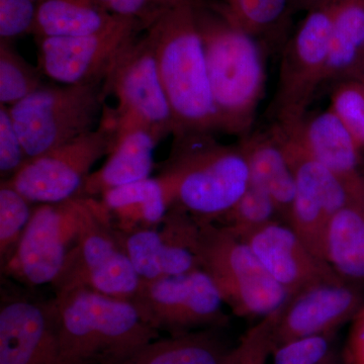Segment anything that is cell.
<instances>
[{
	"label": "cell",
	"mask_w": 364,
	"mask_h": 364,
	"mask_svg": "<svg viewBox=\"0 0 364 364\" xmlns=\"http://www.w3.org/2000/svg\"><path fill=\"white\" fill-rule=\"evenodd\" d=\"M218 131L251 133L267 82L263 46L223 9L195 0Z\"/></svg>",
	"instance_id": "obj_1"
},
{
	"label": "cell",
	"mask_w": 364,
	"mask_h": 364,
	"mask_svg": "<svg viewBox=\"0 0 364 364\" xmlns=\"http://www.w3.org/2000/svg\"><path fill=\"white\" fill-rule=\"evenodd\" d=\"M146 32L154 46L160 77L171 107L173 138L214 135L219 131L195 0L171 7Z\"/></svg>",
	"instance_id": "obj_2"
},
{
	"label": "cell",
	"mask_w": 364,
	"mask_h": 364,
	"mask_svg": "<svg viewBox=\"0 0 364 364\" xmlns=\"http://www.w3.org/2000/svg\"><path fill=\"white\" fill-rule=\"evenodd\" d=\"M53 301L58 321L54 364H123L160 338L131 301L88 289L56 293Z\"/></svg>",
	"instance_id": "obj_3"
},
{
	"label": "cell",
	"mask_w": 364,
	"mask_h": 364,
	"mask_svg": "<svg viewBox=\"0 0 364 364\" xmlns=\"http://www.w3.org/2000/svg\"><path fill=\"white\" fill-rule=\"evenodd\" d=\"M157 177L170 208H181L200 222L222 218L250 186L240 145H224L212 134L173 138Z\"/></svg>",
	"instance_id": "obj_4"
},
{
	"label": "cell",
	"mask_w": 364,
	"mask_h": 364,
	"mask_svg": "<svg viewBox=\"0 0 364 364\" xmlns=\"http://www.w3.org/2000/svg\"><path fill=\"white\" fill-rule=\"evenodd\" d=\"M195 251L200 267L238 317L262 318L289 301L250 246L227 227L198 221Z\"/></svg>",
	"instance_id": "obj_5"
},
{
	"label": "cell",
	"mask_w": 364,
	"mask_h": 364,
	"mask_svg": "<svg viewBox=\"0 0 364 364\" xmlns=\"http://www.w3.org/2000/svg\"><path fill=\"white\" fill-rule=\"evenodd\" d=\"M100 208V200L82 196L38 205L18 245L1 263L2 272L26 287L53 284Z\"/></svg>",
	"instance_id": "obj_6"
},
{
	"label": "cell",
	"mask_w": 364,
	"mask_h": 364,
	"mask_svg": "<svg viewBox=\"0 0 364 364\" xmlns=\"http://www.w3.org/2000/svg\"><path fill=\"white\" fill-rule=\"evenodd\" d=\"M105 97V82L44 85L7 107L30 159L95 130Z\"/></svg>",
	"instance_id": "obj_7"
},
{
	"label": "cell",
	"mask_w": 364,
	"mask_h": 364,
	"mask_svg": "<svg viewBox=\"0 0 364 364\" xmlns=\"http://www.w3.org/2000/svg\"><path fill=\"white\" fill-rule=\"evenodd\" d=\"M334 4L311 6L280 60L279 82L272 102L273 124L303 121L316 91L326 80Z\"/></svg>",
	"instance_id": "obj_8"
},
{
	"label": "cell",
	"mask_w": 364,
	"mask_h": 364,
	"mask_svg": "<svg viewBox=\"0 0 364 364\" xmlns=\"http://www.w3.org/2000/svg\"><path fill=\"white\" fill-rule=\"evenodd\" d=\"M130 301L150 327L169 335L224 328L229 322L221 294L202 268L142 279Z\"/></svg>",
	"instance_id": "obj_9"
},
{
	"label": "cell",
	"mask_w": 364,
	"mask_h": 364,
	"mask_svg": "<svg viewBox=\"0 0 364 364\" xmlns=\"http://www.w3.org/2000/svg\"><path fill=\"white\" fill-rule=\"evenodd\" d=\"M105 92L117 100L114 111L105 109L102 114L112 126L145 127L159 142L173 136L171 107L160 77L154 46L146 30L105 79Z\"/></svg>",
	"instance_id": "obj_10"
},
{
	"label": "cell",
	"mask_w": 364,
	"mask_h": 364,
	"mask_svg": "<svg viewBox=\"0 0 364 364\" xmlns=\"http://www.w3.org/2000/svg\"><path fill=\"white\" fill-rule=\"evenodd\" d=\"M272 128L282 142L296 182L289 225L316 255L326 260L328 229L354 191L310 154L293 128L274 124Z\"/></svg>",
	"instance_id": "obj_11"
},
{
	"label": "cell",
	"mask_w": 364,
	"mask_h": 364,
	"mask_svg": "<svg viewBox=\"0 0 364 364\" xmlns=\"http://www.w3.org/2000/svg\"><path fill=\"white\" fill-rule=\"evenodd\" d=\"M141 280L131 260L119 247L102 203L100 212L79 235L52 284L56 293L88 289L130 301Z\"/></svg>",
	"instance_id": "obj_12"
},
{
	"label": "cell",
	"mask_w": 364,
	"mask_h": 364,
	"mask_svg": "<svg viewBox=\"0 0 364 364\" xmlns=\"http://www.w3.org/2000/svg\"><path fill=\"white\" fill-rule=\"evenodd\" d=\"M114 129L100 122L95 130L30 158L7 183L33 203L63 202L80 195L93 165L109 154Z\"/></svg>",
	"instance_id": "obj_13"
},
{
	"label": "cell",
	"mask_w": 364,
	"mask_h": 364,
	"mask_svg": "<svg viewBox=\"0 0 364 364\" xmlns=\"http://www.w3.org/2000/svg\"><path fill=\"white\" fill-rule=\"evenodd\" d=\"M147 28L143 21L121 18L102 32L39 39V69L43 75L61 85L105 82L119 60Z\"/></svg>",
	"instance_id": "obj_14"
},
{
	"label": "cell",
	"mask_w": 364,
	"mask_h": 364,
	"mask_svg": "<svg viewBox=\"0 0 364 364\" xmlns=\"http://www.w3.org/2000/svg\"><path fill=\"white\" fill-rule=\"evenodd\" d=\"M117 243L143 280L163 279L200 267L195 251L198 221L172 207L158 226L131 232L114 229Z\"/></svg>",
	"instance_id": "obj_15"
},
{
	"label": "cell",
	"mask_w": 364,
	"mask_h": 364,
	"mask_svg": "<svg viewBox=\"0 0 364 364\" xmlns=\"http://www.w3.org/2000/svg\"><path fill=\"white\" fill-rule=\"evenodd\" d=\"M363 304L358 284L346 279L306 287L282 306L274 333V347L291 340L334 334L353 318Z\"/></svg>",
	"instance_id": "obj_16"
},
{
	"label": "cell",
	"mask_w": 364,
	"mask_h": 364,
	"mask_svg": "<svg viewBox=\"0 0 364 364\" xmlns=\"http://www.w3.org/2000/svg\"><path fill=\"white\" fill-rule=\"evenodd\" d=\"M250 246L277 284L289 298L306 287L344 279L328 261L318 257L282 221H273L241 237Z\"/></svg>",
	"instance_id": "obj_17"
},
{
	"label": "cell",
	"mask_w": 364,
	"mask_h": 364,
	"mask_svg": "<svg viewBox=\"0 0 364 364\" xmlns=\"http://www.w3.org/2000/svg\"><path fill=\"white\" fill-rule=\"evenodd\" d=\"M58 321L54 301L13 298L0 309V364H54Z\"/></svg>",
	"instance_id": "obj_18"
},
{
	"label": "cell",
	"mask_w": 364,
	"mask_h": 364,
	"mask_svg": "<svg viewBox=\"0 0 364 364\" xmlns=\"http://www.w3.org/2000/svg\"><path fill=\"white\" fill-rule=\"evenodd\" d=\"M284 127L293 128L310 154L352 191L364 186V170L361 164L363 150L348 129L329 107L306 114L298 124Z\"/></svg>",
	"instance_id": "obj_19"
},
{
	"label": "cell",
	"mask_w": 364,
	"mask_h": 364,
	"mask_svg": "<svg viewBox=\"0 0 364 364\" xmlns=\"http://www.w3.org/2000/svg\"><path fill=\"white\" fill-rule=\"evenodd\" d=\"M114 129L107 161L97 171L91 172L79 196L97 198L109 189L151 177L154 150L159 143L156 136L138 124H123Z\"/></svg>",
	"instance_id": "obj_20"
},
{
	"label": "cell",
	"mask_w": 364,
	"mask_h": 364,
	"mask_svg": "<svg viewBox=\"0 0 364 364\" xmlns=\"http://www.w3.org/2000/svg\"><path fill=\"white\" fill-rule=\"evenodd\" d=\"M239 145L247 160L250 186L272 198L280 221L289 225L296 182L279 136L272 127L269 131L248 134Z\"/></svg>",
	"instance_id": "obj_21"
},
{
	"label": "cell",
	"mask_w": 364,
	"mask_h": 364,
	"mask_svg": "<svg viewBox=\"0 0 364 364\" xmlns=\"http://www.w3.org/2000/svg\"><path fill=\"white\" fill-rule=\"evenodd\" d=\"M100 202L112 227L121 232L158 226L170 208L166 189L157 176L109 189Z\"/></svg>",
	"instance_id": "obj_22"
},
{
	"label": "cell",
	"mask_w": 364,
	"mask_h": 364,
	"mask_svg": "<svg viewBox=\"0 0 364 364\" xmlns=\"http://www.w3.org/2000/svg\"><path fill=\"white\" fill-rule=\"evenodd\" d=\"M364 82V0H340L333 25L325 83Z\"/></svg>",
	"instance_id": "obj_23"
},
{
	"label": "cell",
	"mask_w": 364,
	"mask_h": 364,
	"mask_svg": "<svg viewBox=\"0 0 364 364\" xmlns=\"http://www.w3.org/2000/svg\"><path fill=\"white\" fill-rule=\"evenodd\" d=\"M325 258L340 277L364 282V186L333 218L325 242Z\"/></svg>",
	"instance_id": "obj_24"
},
{
	"label": "cell",
	"mask_w": 364,
	"mask_h": 364,
	"mask_svg": "<svg viewBox=\"0 0 364 364\" xmlns=\"http://www.w3.org/2000/svg\"><path fill=\"white\" fill-rule=\"evenodd\" d=\"M223 328L196 330L158 338L123 364H225L234 345L223 338Z\"/></svg>",
	"instance_id": "obj_25"
},
{
	"label": "cell",
	"mask_w": 364,
	"mask_h": 364,
	"mask_svg": "<svg viewBox=\"0 0 364 364\" xmlns=\"http://www.w3.org/2000/svg\"><path fill=\"white\" fill-rule=\"evenodd\" d=\"M121 18L92 0H42L31 33L38 40L80 37L102 32Z\"/></svg>",
	"instance_id": "obj_26"
},
{
	"label": "cell",
	"mask_w": 364,
	"mask_h": 364,
	"mask_svg": "<svg viewBox=\"0 0 364 364\" xmlns=\"http://www.w3.org/2000/svg\"><path fill=\"white\" fill-rule=\"evenodd\" d=\"M225 4L230 16L259 41H274L289 13V0H225Z\"/></svg>",
	"instance_id": "obj_27"
},
{
	"label": "cell",
	"mask_w": 364,
	"mask_h": 364,
	"mask_svg": "<svg viewBox=\"0 0 364 364\" xmlns=\"http://www.w3.org/2000/svg\"><path fill=\"white\" fill-rule=\"evenodd\" d=\"M39 68L28 64L11 42L0 41V102L11 107L44 85Z\"/></svg>",
	"instance_id": "obj_28"
},
{
	"label": "cell",
	"mask_w": 364,
	"mask_h": 364,
	"mask_svg": "<svg viewBox=\"0 0 364 364\" xmlns=\"http://www.w3.org/2000/svg\"><path fill=\"white\" fill-rule=\"evenodd\" d=\"M222 218L225 222L223 226L240 238L269 223L280 221L272 198L252 186H249L238 202Z\"/></svg>",
	"instance_id": "obj_29"
},
{
	"label": "cell",
	"mask_w": 364,
	"mask_h": 364,
	"mask_svg": "<svg viewBox=\"0 0 364 364\" xmlns=\"http://www.w3.org/2000/svg\"><path fill=\"white\" fill-rule=\"evenodd\" d=\"M14 186L1 181L0 188V258L1 263L11 255L25 232L33 208Z\"/></svg>",
	"instance_id": "obj_30"
},
{
	"label": "cell",
	"mask_w": 364,
	"mask_h": 364,
	"mask_svg": "<svg viewBox=\"0 0 364 364\" xmlns=\"http://www.w3.org/2000/svg\"><path fill=\"white\" fill-rule=\"evenodd\" d=\"M282 306L251 327L239 343L234 345L225 364H267L272 355L275 329Z\"/></svg>",
	"instance_id": "obj_31"
},
{
	"label": "cell",
	"mask_w": 364,
	"mask_h": 364,
	"mask_svg": "<svg viewBox=\"0 0 364 364\" xmlns=\"http://www.w3.org/2000/svg\"><path fill=\"white\" fill-rule=\"evenodd\" d=\"M335 335L291 340L273 348V364H340Z\"/></svg>",
	"instance_id": "obj_32"
},
{
	"label": "cell",
	"mask_w": 364,
	"mask_h": 364,
	"mask_svg": "<svg viewBox=\"0 0 364 364\" xmlns=\"http://www.w3.org/2000/svg\"><path fill=\"white\" fill-rule=\"evenodd\" d=\"M329 109L345 124L364 150V82L343 80L333 85Z\"/></svg>",
	"instance_id": "obj_33"
},
{
	"label": "cell",
	"mask_w": 364,
	"mask_h": 364,
	"mask_svg": "<svg viewBox=\"0 0 364 364\" xmlns=\"http://www.w3.org/2000/svg\"><path fill=\"white\" fill-rule=\"evenodd\" d=\"M25 148L14 128L6 105H0V173L1 181L13 177L28 161Z\"/></svg>",
	"instance_id": "obj_34"
},
{
	"label": "cell",
	"mask_w": 364,
	"mask_h": 364,
	"mask_svg": "<svg viewBox=\"0 0 364 364\" xmlns=\"http://www.w3.org/2000/svg\"><path fill=\"white\" fill-rule=\"evenodd\" d=\"M42 0H0V39L11 42L32 32Z\"/></svg>",
	"instance_id": "obj_35"
},
{
	"label": "cell",
	"mask_w": 364,
	"mask_h": 364,
	"mask_svg": "<svg viewBox=\"0 0 364 364\" xmlns=\"http://www.w3.org/2000/svg\"><path fill=\"white\" fill-rule=\"evenodd\" d=\"M114 16L135 18L149 26L168 11L188 0H92Z\"/></svg>",
	"instance_id": "obj_36"
},
{
	"label": "cell",
	"mask_w": 364,
	"mask_h": 364,
	"mask_svg": "<svg viewBox=\"0 0 364 364\" xmlns=\"http://www.w3.org/2000/svg\"><path fill=\"white\" fill-rule=\"evenodd\" d=\"M342 358L344 364H364V304L351 320Z\"/></svg>",
	"instance_id": "obj_37"
},
{
	"label": "cell",
	"mask_w": 364,
	"mask_h": 364,
	"mask_svg": "<svg viewBox=\"0 0 364 364\" xmlns=\"http://www.w3.org/2000/svg\"><path fill=\"white\" fill-rule=\"evenodd\" d=\"M311 4H312V6H318V4H335V2H338L340 0H310Z\"/></svg>",
	"instance_id": "obj_38"
}]
</instances>
